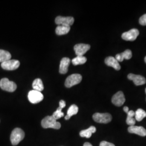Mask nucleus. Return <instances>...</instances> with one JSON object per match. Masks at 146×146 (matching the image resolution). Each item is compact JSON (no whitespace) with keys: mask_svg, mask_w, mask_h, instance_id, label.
Returning <instances> with one entry per match:
<instances>
[{"mask_svg":"<svg viewBox=\"0 0 146 146\" xmlns=\"http://www.w3.org/2000/svg\"><path fill=\"white\" fill-rule=\"evenodd\" d=\"M96 131V129L94 126H90L87 129L81 131L80 133V135L82 137L90 138L92 134L95 133Z\"/></svg>","mask_w":146,"mask_h":146,"instance_id":"a211bd4d","label":"nucleus"},{"mask_svg":"<svg viewBox=\"0 0 146 146\" xmlns=\"http://www.w3.org/2000/svg\"><path fill=\"white\" fill-rule=\"evenodd\" d=\"M78 107L76 105H72L68 110L67 114L65 116V119L66 120H69L72 116L76 115L78 113Z\"/></svg>","mask_w":146,"mask_h":146,"instance_id":"aec40b11","label":"nucleus"},{"mask_svg":"<svg viewBox=\"0 0 146 146\" xmlns=\"http://www.w3.org/2000/svg\"><path fill=\"white\" fill-rule=\"evenodd\" d=\"M127 114V117L126 120V123L127 125L130 126L134 125L135 124V119L134 118L135 116V112L133 110H129L127 112H126Z\"/></svg>","mask_w":146,"mask_h":146,"instance_id":"6ab92c4d","label":"nucleus"},{"mask_svg":"<svg viewBox=\"0 0 146 146\" xmlns=\"http://www.w3.org/2000/svg\"><path fill=\"white\" fill-rule=\"evenodd\" d=\"M132 57V52L131 50L127 49L121 54H118L116 55L115 58L116 60L119 62H122L123 60H129Z\"/></svg>","mask_w":146,"mask_h":146,"instance_id":"f3484780","label":"nucleus"},{"mask_svg":"<svg viewBox=\"0 0 146 146\" xmlns=\"http://www.w3.org/2000/svg\"><path fill=\"white\" fill-rule=\"evenodd\" d=\"M105 63L108 66L114 68L116 70H119L121 69L119 62L116 60V58L113 56H109L107 57L105 59Z\"/></svg>","mask_w":146,"mask_h":146,"instance_id":"4468645a","label":"nucleus"},{"mask_svg":"<svg viewBox=\"0 0 146 146\" xmlns=\"http://www.w3.org/2000/svg\"><path fill=\"white\" fill-rule=\"evenodd\" d=\"M11 53L5 50L0 49V62L3 63L6 61L11 60Z\"/></svg>","mask_w":146,"mask_h":146,"instance_id":"5701e85b","label":"nucleus"},{"mask_svg":"<svg viewBox=\"0 0 146 146\" xmlns=\"http://www.w3.org/2000/svg\"><path fill=\"white\" fill-rule=\"evenodd\" d=\"M145 91H146V90H145Z\"/></svg>","mask_w":146,"mask_h":146,"instance_id":"c756f323","label":"nucleus"},{"mask_svg":"<svg viewBox=\"0 0 146 146\" xmlns=\"http://www.w3.org/2000/svg\"><path fill=\"white\" fill-rule=\"evenodd\" d=\"M128 78L133 81L136 86H141L146 83V78L141 75L129 74L128 75Z\"/></svg>","mask_w":146,"mask_h":146,"instance_id":"f8f14e48","label":"nucleus"},{"mask_svg":"<svg viewBox=\"0 0 146 146\" xmlns=\"http://www.w3.org/2000/svg\"><path fill=\"white\" fill-rule=\"evenodd\" d=\"M66 107V102L63 100H61L59 102V107L57 110L53 113V117L57 120L61 118L64 116V113L62 111V110Z\"/></svg>","mask_w":146,"mask_h":146,"instance_id":"dca6fc26","label":"nucleus"},{"mask_svg":"<svg viewBox=\"0 0 146 146\" xmlns=\"http://www.w3.org/2000/svg\"><path fill=\"white\" fill-rule=\"evenodd\" d=\"M84 146H93L89 142H86L84 143Z\"/></svg>","mask_w":146,"mask_h":146,"instance_id":"cd10ccee","label":"nucleus"},{"mask_svg":"<svg viewBox=\"0 0 146 146\" xmlns=\"http://www.w3.org/2000/svg\"><path fill=\"white\" fill-rule=\"evenodd\" d=\"M139 35V31L137 29H132L129 31L125 32L122 34V38L125 41H133L135 40Z\"/></svg>","mask_w":146,"mask_h":146,"instance_id":"1a4fd4ad","label":"nucleus"},{"mask_svg":"<svg viewBox=\"0 0 146 146\" xmlns=\"http://www.w3.org/2000/svg\"><path fill=\"white\" fill-rule=\"evenodd\" d=\"M74 22V19L73 17H63L58 16L55 19V23L58 26H67L70 27Z\"/></svg>","mask_w":146,"mask_h":146,"instance_id":"6e6552de","label":"nucleus"},{"mask_svg":"<svg viewBox=\"0 0 146 146\" xmlns=\"http://www.w3.org/2000/svg\"><path fill=\"white\" fill-rule=\"evenodd\" d=\"M90 48V46L89 44H84V43H80L76 44L74 46V51L77 55V56H84V54Z\"/></svg>","mask_w":146,"mask_h":146,"instance_id":"9b49d317","label":"nucleus"},{"mask_svg":"<svg viewBox=\"0 0 146 146\" xmlns=\"http://www.w3.org/2000/svg\"><path fill=\"white\" fill-rule=\"evenodd\" d=\"M0 88L8 92H14L17 88L15 82L11 81L7 78H2L0 81Z\"/></svg>","mask_w":146,"mask_h":146,"instance_id":"7ed1b4c3","label":"nucleus"},{"mask_svg":"<svg viewBox=\"0 0 146 146\" xmlns=\"http://www.w3.org/2000/svg\"><path fill=\"white\" fill-rule=\"evenodd\" d=\"M125 95L122 92H118L113 96L111 102L116 106L120 107L125 102Z\"/></svg>","mask_w":146,"mask_h":146,"instance_id":"9d476101","label":"nucleus"},{"mask_svg":"<svg viewBox=\"0 0 146 146\" xmlns=\"http://www.w3.org/2000/svg\"><path fill=\"white\" fill-rule=\"evenodd\" d=\"M135 120L137 121H141L146 117V112L144 110L138 109L135 112Z\"/></svg>","mask_w":146,"mask_h":146,"instance_id":"393cba45","label":"nucleus"},{"mask_svg":"<svg viewBox=\"0 0 146 146\" xmlns=\"http://www.w3.org/2000/svg\"><path fill=\"white\" fill-rule=\"evenodd\" d=\"M100 146H115L113 143H110L107 141H103L101 142Z\"/></svg>","mask_w":146,"mask_h":146,"instance_id":"bb28decb","label":"nucleus"},{"mask_svg":"<svg viewBox=\"0 0 146 146\" xmlns=\"http://www.w3.org/2000/svg\"><path fill=\"white\" fill-rule=\"evenodd\" d=\"M82 79V77L80 74H74L69 76L66 78L65 86L67 88H70L75 85L80 84Z\"/></svg>","mask_w":146,"mask_h":146,"instance_id":"20e7f679","label":"nucleus"},{"mask_svg":"<svg viewBox=\"0 0 146 146\" xmlns=\"http://www.w3.org/2000/svg\"><path fill=\"white\" fill-rule=\"evenodd\" d=\"M24 131L21 128H16L12 131L11 135V141L13 146L18 145L25 137Z\"/></svg>","mask_w":146,"mask_h":146,"instance_id":"f03ea898","label":"nucleus"},{"mask_svg":"<svg viewBox=\"0 0 146 146\" xmlns=\"http://www.w3.org/2000/svg\"><path fill=\"white\" fill-rule=\"evenodd\" d=\"M41 125L44 128H53L59 129L61 128V124L55 119L52 116H47L41 122Z\"/></svg>","mask_w":146,"mask_h":146,"instance_id":"f257e3e1","label":"nucleus"},{"mask_svg":"<svg viewBox=\"0 0 146 146\" xmlns=\"http://www.w3.org/2000/svg\"><path fill=\"white\" fill-rule=\"evenodd\" d=\"M93 120L100 123H108L112 120V116L109 113H96L93 115Z\"/></svg>","mask_w":146,"mask_h":146,"instance_id":"39448f33","label":"nucleus"},{"mask_svg":"<svg viewBox=\"0 0 146 146\" xmlns=\"http://www.w3.org/2000/svg\"><path fill=\"white\" fill-rule=\"evenodd\" d=\"M20 61L16 60H9L4 62L1 63V67L7 70H14L19 67Z\"/></svg>","mask_w":146,"mask_h":146,"instance_id":"0eeeda50","label":"nucleus"},{"mask_svg":"<svg viewBox=\"0 0 146 146\" xmlns=\"http://www.w3.org/2000/svg\"><path fill=\"white\" fill-rule=\"evenodd\" d=\"M32 87L34 89L33 90H36L40 92H41L44 89L43 84L42 82V80L40 78L35 79L33 83Z\"/></svg>","mask_w":146,"mask_h":146,"instance_id":"412c9836","label":"nucleus"},{"mask_svg":"<svg viewBox=\"0 0 146 146\" xmlns=\"http://www.w3.org/2000/svg\"><path fill=\"white\" fill-rule=\"evenodd\" d=\"M145 62L146 63V56L145 57Z\"/></svg>","mask_w":146,"mask_h":146,"instance_id":"c85d7f7f","label":"nucleus"},{"mask_svg":"<svg viewBox=\"0 0 146 146\" xmlns=\"http://www.w3.org/2000/svg\"><path fill=\"white\" fill-rule=\"evenodd\" d=\"M71 62V60L69 58H63L60 62L59 72L61 74H64L67 73L68 70V67Z\"/></svg>","mask_w":146,"mask_h":146,"instance_id":"2eb2a0df","label":"nucleus"},{"mask_svg":"<svg viewBox=\"0 0 146 146\" xmlns=\"http://www.w3.org/2000/svg\"><path fill=\"white\" fill-rule=\"evenodd\" d=\"M28 98L29 101L31 104H36L42 101L44 97L41 92H38L35 90H32L29 92L28 95Z\"/></svg>","mask_w":146,"mask_h":146,"instance_id":"423d86ee","label":"nucleus"},{"mask_svg":"<svg viewBox=\"0 0 146 146\" xmlns=\"http://www.w3.org/2000/svg\"><path fill=\"white\" fill-rule=\"evenodd\" d=\"M70 30V27L67 26H58L56 28V33L58 35L67 34Z\"/></svg>","mask_w":146,"mask_h":146,"instance_id":"4be33fe9","label":"nucleus"},{"mask_svg":"<svg viewBox=\"0 0 146 146\" xmlns=\"http://www.w3.org/2000/svg\"><path fill=\"white\" fill-rule=\"evenodd\" d=\"M139 23L142 26H146V14L142 16L140 18Z\"/></svg>","mask_w":146,"mask_h":146,"instance_id":"a878e982","label":"nucleus"},{"mask_svg":"<svg viewBox=\"0 0 146 146\" xmlns=\"http://www.w3.org/2000/svg\"><path fill=\"white\" fill-rule=\"evenodd\" d=\"M87 58L84 56H77L76 58H74L72 62L74 66H77L80 64H83L86 62Z\"/></svg>","mask_w":146,"mask_h":146,"instance_id":"b1692460","label":"nucleus"},{"mask_svg":"<svg viewBox=\"0 0 146 146\" xmlns=\"http://www.w3.org/2000/svg\"><path fill=\"white\" fill-rule=\"evenodd\" d=\"M128 131L130 133L135 134L141 136H146V129L141 126L131 125L129 126L128 128Z\"/></svg>","mask_w":146,"mask_h":146,"instance_id":"ddd939ff","label":"nucleus"}]
</instances>
